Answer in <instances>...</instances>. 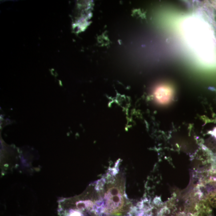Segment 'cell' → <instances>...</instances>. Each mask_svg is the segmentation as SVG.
<instances>
[{"instance_id": "cell-2", "label": "cell", "mask_w": 216, "mask_h": 216, "mask_svg": "<svg viewBox=\"0 0 216 216\" xmlns=\"http://www.w3.org/2000/svg\"><path fill=\"white\" fill-rule=\"evenodd\" d=\"M70 216H81L80 214L78 212H75V213H73Z\"/></svg>"}, {"instance_id": "cell-1", "label": "cell", "mask_w": 216, "mask_h": 216, "mask_svg": "<svg viewBox=\"0 0 216 216\" xmlns=\"http://www.w3.org/2000/svg\"><path fill=\"white\" fill-rule=\"evenodd\" d=\"M105 195L106 211L109 213L118 211L123 206V194L117 187L110 188Z\"/></svg>"}]
</instances>
